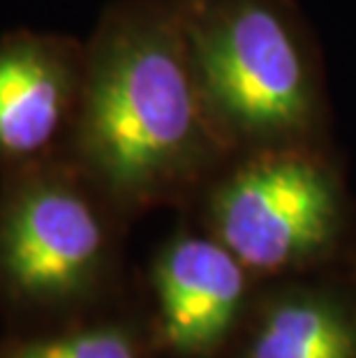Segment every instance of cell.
Returning <instances> with one entry per match:
<instances>
[{"mask_svg": "<svg viewBox=\"0 0 356 358\" xmlns=\"http://www.w3.org/2000/svg\"><path fill=\"white\" fill-rule=\"evenodd\" d=\"M229 139L204 95L183 0H123L86 44L70 157L120 213L185 194Z\"/></svg>", "mask_w": 356, "mask_h": 358, "instance_id": "6da1fadb", "label": "cell"}, {"mask_svg": "<svg viewBox=\"0 0 356 358\" xmlns=\"http://www.w3.org/2000/svg\"><path fill=\"white\" fill-rule=\"evenodd\" d=\"M116 215L72 157L0 176V312L10 331L88 317L116 266Z\"/></svg>", "mask_w": 356, "mask_h": 358, "instance_id": "7a4b0ae2", "label": "cell"}, {"mask_svg": "<svg viewBox=\"0 0 356 358\" xmlns=\"http://www.w3.org/2000/svg\"><path fill=\"white\" fill-rule=\"evenodd\" d=\"M204 95L229 143L299 146L320 90L301 30L278 0H183Z\"/></svg>", "mask_w": 356, "mask_h": 358, "instance_id": "3957f363", "label": "cell"}, {"mask_svg": "<svg viewBox=\"0 0 356 358\" xmlns=\"http://www.w3.org/2000/svg\"><path fill=\"white\" fill-rule=\"evenodd\" d=\"M343 192L320 157L299 146L259 148L211 189L208 234L250 273L301 268L336 243Z\"/></svg>", "mask_w": 356, "mask_h": 358, "instance_id": "277c9868", "label": "cell"}, {"mask_svg": "<svg viewBox=\"0 0 356 358\" xmlns=\"http://www.w3.org/2000/svg\"><path fill=\"white\" fill-rule=\"evenodd\" d=\"M86 44L44 30L0 35V176L70 157Z\"/></svg>", "mask_w": 356, "mask_h": 358, "instance_id": "5b68a950", "label": "cell"}, {"mask_svg": "<svg viewBox=\"0 0 356 358\" xmlns=\"http://www.w3.org/2000/svg\"><path fill=\"white\" fill-rule=\"evenodd\" d=\"M248 273L215 236L173 234L150 264L155 345L176 358L215 354L238 322Z\"/></svg>", "mask_w": 356, "mask_h": 358, "instance_id": "8992f818", "label": "cell"}, {"mask_svg": "<svg viewBox=\"0 0 356 358\" xmlns=\"http://www.w3.org/2000/svg\"><path fill=\"white\" fill-rule=\"evenodd\" d=\"M241 358H356V319L329 294H285L264 310Z\"/></svg>", "mask_w": 356, "mask_h": 358, "instance_id": "52a82bcc", "label": "cell"}, {"mask_svg": "<svg viewBox=\"0 0 356 358\" xmlns=\"http://www.w3.org/2000/svg\"><path fill=\"white\" fill-rule=\"evenodd\" d=\"M0 358H153L134 326L113 319H77L42 331H7Z\"/></svg>", "mask_w": 356, "mask_h": 358, "instance_id": "ba28073f", "label": "cell"}]
</instances>
